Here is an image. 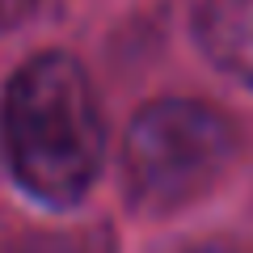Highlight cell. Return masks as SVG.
<instances>
[{
    "instance_id": "obj_1",
    "label": "cell",
    "mask_w": 253,
    "mask_h": 253,
    "mask_svg": "<svg viewBox=\"0 0 253 253\" xmlns=\"http://www.w3.org/2000/svg\"><path fill=\"white\" fill-rule=\"evenodd\" d=\"M0 139L9 169L42 203H76L106 156V123L81 63L38 55L13 76Z\"/></svg>"
},
{
    "instance_id": "obj_2",
    "label": "cell",
    "mask_w": 253,
    "mask_h": 253,
    "mask_svg": "<svg viewBox=\"0 0 253 253\" xmlns=\"http://www.w3.org/2000/svg\"><path fill=\"white\" fill-rule=\"evenodd\" d=\"M232 156V126L203 101L169 97L148 106L126 135V186L139 207L169 211L199 199Z\"/></svg>"
},
{
    "instance_id": "obj_3",
    "label": "cell",
    "mask_w": 253,
    "mask_h": 253,
    "mask_svg": "<svg viewBox=\"0 0 253 253\" xmlns=\"http://www.w3.org/2000/svg\"><path fill=\"white\" fill-rule=\"evenodd\" d=\"M199 38L224 72L253 84V0H203Z\"/></svg>"
},
{
    "instance_id": "obj_4",
    "label": "cell",
    "mask_w": 253,
    "mask_h": 253,
    "mask_svg": "<svg viewBox=\"0 0 253 253\" xmlns=\"http://www.w3.org/2000/svg\"><path fill=\"white\" fill-rule=\"evenodd\" d=\"M38 4H42V0H0V30H9V26H17V21H26Z\"/></svg>"
}]
</instances>
